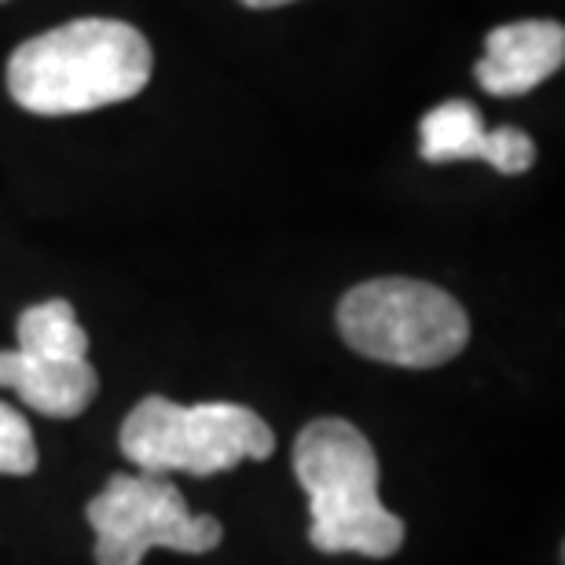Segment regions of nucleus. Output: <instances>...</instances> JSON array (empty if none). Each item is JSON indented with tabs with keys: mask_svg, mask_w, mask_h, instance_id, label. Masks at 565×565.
I'll return each instance as SVG.
<instances>
[{
	"mask_svg": "<svg viewBox=\"0 0 565 565\" xmlns=\"http://www.w3.org/2000/svg\"><path fill=\"white\" fill-rule=\"evenodd\" d=\"M151 66V44L137 26L118 19H74L11 52L8 93L30 115H85L140 96Z\"/></svg>",
	"mask_w": 565,
	"mask_h": 565,
	"instance_id": "1",
	"label": "nucleus"
},
{
	"mask_svg": "<svg viewBox=\"0 0 565 565\" xmlns=\"http://www.w3.org/2000/svg\"><path fill=\"white\" fill-rule=\"evenodd\" d=\"M294 473L309 492V544L323 555L393 558L404 522L379 500V459L345 419H312L294 440Z\"/></svg>",
	"mask_w": 565,
	"mask_h": 565,
	"instance_id": "2",
	"label": "nucleus"
},
{
	"mask_svg": "<svg viewBox=\"0 0 565 565\" xmlns=\"http://www.w3.org/2000/svg\"><path fill=\"white\" fill-rule=\"evenodd\" d=\"M338 334L353 353L393 367H440L470 342V320L448 290L423 279H367L338 301Z\"/></svg>",
	"mask_w": 565,
	"mask_h": 565,
	"instance_id": "3",
	"label": "nucleus"
},
{
	"mask_svg": "<svg viewBox=\"0 0 565 565\" xmlns=\"http://www.w3.org/2000/svg\"><path fill=\"white\" fill-rule=\"evenodd\" d=\"M121 456L137 462L140 473L188 470L195 478L235 470L243 459H268L276 434L262 415L243 404H184L169 397H143L126 415L118 434Z\"/></svg>",
	"mask_w": 565,
	"mask_h": 565,
	"instance_id": "4",
	"label": "nucleus"
},
{
	"mask_svg": "<svg viewBox=\"0 0 565 565\" xmlns=\"http://www.w3.org/2000/svg\"><path fill=\"white\" fill-rule=\"evenodd\" d=\"M85 518L96 529L99 565H140L151 547L206 555L224 540L217 518H191L180 489L158 473H110Z\"/></svg>",
	"mask_w": 565,
	"mask_h": 565,
	"instance_id": "5",
	"label": "nucleus"
},
{
	"mask_svg": "<svg viewBox=\"0 0 565 565\" xmlns=\"http://www.w3.org/2000/svg\"><path fill=\"white\" fill-rule=\"evenodd\" d=\"M423 147L419 154L426 162H467V158H481L492 169L507 177H518L536 162V143L529 132L514 126L484 129L481 110L470 99H448V104L434 107L419 126Z\"/></svg>",
	"mask_w": 565,
	"mask_h": 565,
	"instance_id": "6",
	"label": "nucleus"
},
{
	"mask_svg": "<svg viewBox=\"0 0 565 565\" xmlns=\"http://www.w3.org/2000/svg\"><path fill=\"white\" fill-rule=\"evenodd\" d=\"M565 30L551 19H522L495 26L484 38V60L473 66V77L492 96H525L540 82L562 71Z\"/></svg>",
	"mask_w": 565,
	"mask_h": 565,
	"instance_id": "7",
	"label": "nucleus"
},
{
	"mask_svg": "<svg viewBox=\"0 0 565 565\" xmlns=\"http://www.w3.org/2000/svg\"><path fill=\"white\" fill-rule=\"evenodd\" d=\"M0 386L15 390L22 404L49 419H74L99 393L88 360H38L19 349H0Z\"/></svg>",
	"mask_w": 565,
	"mask_h": 565,
	"instance_id": "8",
	"label": "nucleus"
},
{
	"mask_svg": "<svg viewBox=\"0 0 565 565\" xmlns=\"http://www.w3.org/2000/svg\"><path fill=\"white\" fill-rule=\"evenodd\" d=\"M19 353L38 360H85L88 334L74 316V305L63 298L30 305L15 323Z\"/></svg>",
	"mask_w": 565,
	"mask_h": 565,
	"instance_id": "9",
	"label": "nucleus"
},
{
	"mask_svg": "<svg viewBox=\"0 0 565 565\" xmlns=\"http://www.w3.org/2000/svg\"><path fill=\"white\" fill-rule=\"evenodd\" d=\"M38 470V445H33V429L19 412L0 404V473H26Z\"/></svg>",
	"mask_w": 565,
	"mask_h": 565,
	"instance_id": "10",
	"label": "nucleus"
},
{
	"mask_svg": "<svg viewBox=\"0 0 565 565\" xmlns=\"http://www.w3.org/2000/svg\"><path fill=\"white\" fill-rule=\"evenodd\" d=\"M246 8H282V4H294V0H243Z\"/></svg>",
	"mask_w": 565,
	"mask_h": 565,
	"instance_id": "11",
	"label": "nucleus"
}]
</instances>
